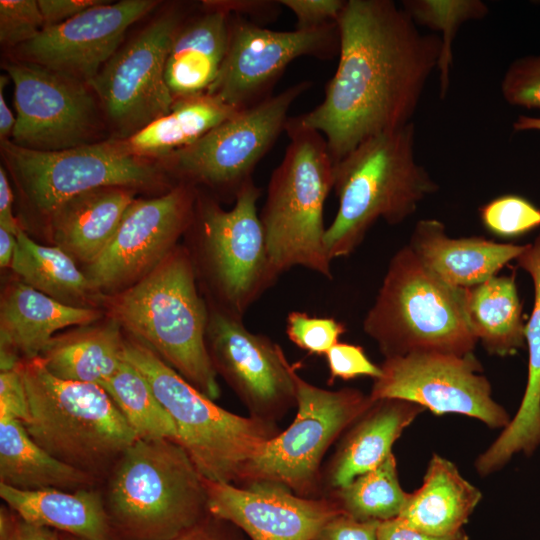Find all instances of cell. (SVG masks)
<instances>
[{"label":"cell","mask_w":540,"mask_h":540,"mask_svg":"<svg viewBox=\"0 0 540 540\" xmlns=\"http://www.w3.org/2000/svg\"><path fill=\"white\" fill-rule=\"evenodd\" d=\"M339 60L322 102L297 116L334 162L365 140L412 122L437 70L441 40L391 0H348L337 21Z\"/></svg>","instance_id":"obj_1"},{"label":"cell","mask_w":540,"mask_h":540,"mask_svg":"<svg viewBox=\"0 0 540 540\" xmlns=\"http://www.w3.org/2000/svg\"><path fill=\"white\" fill-rule=\"evenodd\" d=\"M111 318L212 400L221 394L206 345L207 301L185 247L107 299Z\"/></svg>","instance_id":"obj_2"},{"label":"cell","mask_w":540,"mask_h":540,"mask_svg":"<svg viewBox=\"0 0 540 540\" xmlns=\"http://www.w3.org/2000/svg\"><path fill=\"white\" fill-rule=\"evenodd\" d=\"M413 122L371 137L334 162L336 215L325 232L329 259L351 255L378 221L398 225L439 190L415 157Z\"/></svg>","instance_id":"obj_3"},{"label":"cell","mask_w":540,"mask_h":540,"mask_svg":"<svg viewBox=\"0 0 540 540\" xmlns=\"http://www.w3.org/2000/svg\"><path fill=\"white\" fill-rule=\"evenodd\" d=\"M105 503L126 540H172L209 514L205 478L169 438H138L119 456Z\"/></svg>","instance_id":"obj_4"},{"label":"cell","mask_w":540,"mask_h":540,"mask_svg":"<svg viewBox=\"0 0 540 540\" xmlns=\"http://www.w3.org/2000/svg\"><path fill=\"white\" fill-rule=\"evenodd\" d=\"M289 144L270 177L259 213L271 263L281 275L303 267L332 279L323 212L333 189L334 161L323 135L289 117Z\"/></svg>","instance_id":"obj_5"},{"label":"cell","mask_w":540,"mask_h":540,"mask_svg":"<svg viewBox=\"0 0 540 540\" xmlns=\"http://www.w3.org/2000/svg\"><path fill=\"white\" fill-rule=\"evenodd\" d=\"M363 330L384 358L414 352L473 353L477 339L464 309V289L432 274L408 245L390 259Z\"/></svg>","instance_id":"obj_6"},{"label":"cell","mask_w":540,"mask_h":540,"mask_svg":"<svg viewBox=\"0 0 540 540\" xmlns=\"http://www.w3.org/2000/svg\"><path fill=\"white\" fill-rule=\"evenodd\" d=\"M124 359L145 376L176 425L177 442L207 480L239 484L245 465L280 432L275 422L220 407L134 339H125Z\"/></svg>","instance_id":"obj_7"},{"label":"cell","mask_w":540,"mask_h":540,"mask_svg":"<svg viewBox=\"0 0 540 540\" xmlns=\"http://www.w3.org/2000/svg\"><path fill=\"white\" fill-rule=\"evenodd\" d=\"M21 368L29 402L24 426L52 456L92 474L138 439L100 385L57 378L40 357L22 360Z\"/></svg>","instance_id":"obj_8"},{"label":"cell","mask_w":540,"mask_h":540,"mask_svg":"<svg viewBox=\"0 0 540 540\" xmlns=\"http://www.w3.org/2000/svg\"><path fill=\"white\" fill-rule=\"evenodd\" d=\"M260 195L251 180L229 210L196 198L191 220L200 265L217 299L213 304L240 318L280 276L269 258L257 210Z\"/></svg>","instance_id":"obj_9"},{"label":"cell","mask_w":540,"mask_h":540,"mask_svg":"<svg viewBox=\"0 0 540 540\" xmlns=\"http://www.w3.org/2000/svg\"><path fill=\"white\" fill-rule=\"evenodd\" d=\"M294 380V421L245 465L239 484L271 482L297 495L314 497L326 451L374 400L356 388L323 389L307 382L296 371Z\"/></svg>","instance_id":"obj_10"},{"label":"cell","mask_w":540,"mask_h":540,"mask_svg":"<svg viewBox=\"0 0 540 540\" xmlns=\"http://www.w3.org/2000/svg\"><path fill=\"white\" fill-rule=\"evenodd\" d=\"M311 85L310 81L298 82L238 111L194 143L170 153V166L186 184L224 190L235 202L242 188L253 180L257 164L285 131L291 106Z\"/></svg>","instance_id":"obj_11"},{"label":"cell","mask_w":540,"mask_h":540,"mask_svg":"<svg viewBox=\"0 0 540 540\" xmlns=\"http://www.w3.org/2000/svg\"><path fill=\"white\" fill-rule=\"evenodd\" d=\"M5 156L30 202L50 215L72 197L103 187L133 188L155 180V167L125 144L98 143L37 150L2 141Z\"/></svg>","instance_id":"obj_12"},{"label":"cell","mask_w":540,"mask_h":540,"mask_svg":"<svg viewBox=\"0 0 540 540\" xmlns=\"http://www.w3.org/2000/svg\"><path fill=\"white\" fill-rule=\"evenodd\" d=\"M374 379L373 400L396 398L416 403L435 415L460 414L493 429H504L511 417L492 396L489 380L473 353L425 351L385 358Z\"/></svg>","instance_id":"obj_13"},{"label":"cell","mask_w":540,"mask_h":540,"mask_svg":"<svg viewBox=\"0 0 540 540\" xmlns=\"http://www.w3.org/2000/svg\"><path fill=\"white\" fill-rule=\"evenodd\" d=\"M337 23L274 31L239 16L230 17L229 43L218 77L206 92L235 111L271 97L287 66L303 56L328 60L339 54Z\"/></svg>","instance_id":"obj_14"},{"label":"cell","mask_w":540,"mask_h":540,"mask_svg":"<svg viewBox=\"0 0 540 540\" xmlns=\"http://www.w3.org/2000/svg\"><path fill=\"white\" fill-rule=\"evenodd\" d=\"M207 304L206 345L217 374L250 416L276 423L296 406L295 366L268 336L248 330L243 318Z\"/></svg>","instance_id":"obj_15"},{"label":"cell","mask_w":540,"mask_h":540,"mask_svg":"<svg viewBox=\"0 0 540 540\" xmlns=\"http://www.w3.org/2000/svg\"><path fill=\"white\" fill-rule=\"evenodd\" d=\"M182 20L178 10L158 17L89 83L116 125L137 131L173 108L176 100L166 83L165 68Z\"/></svg>","instance_id":"obj_16"},{"label":"cell","mask_w":540,"mask_h":540,"mask_svg":"<svg viewBox=\"0 0 540 540\" xmlns=\"http://www.w3.org/2000/svg\"><path fill=\"white\" fill-rule=\"evenodd\" d=\"M195 201L196 193L186 183L156 198L134 200L104 251L86 267L93 288L99 292L132 285L151 272L187 231Z\"/></svg>","instance_id":"obj_17"},{"label":"cell","mask_w":540,"mask_h":540,"mask_svg":"<svg viewBox=\"0 0 540 540\" xmlns=\"http://www.w3.org/2000/svg\"><path fill=\"white\" fill-rule=\"evenodd\" d=\"M15 144L37 150L79 146L92 127L94 105L75 80L39 65L13 63Z\"/></svg>","instance_id":"obj_18"},{"label":"cell","mask_w":540,"mask_h":540,"mask_svg":"<svg viewBox=\"0 0 540 540\" xmlns=\"http://www.w3.org/2000/svg\"><path fill=\"white\" fill-rule=\"evenodd\" d=\"M208 513L243 530L251 540H314L343 513L330 496L303 497L271 482L238 486L205 479Z\"/></svg>","instance_id":"obj_19"},{"label":"cell","mask_w":540,"mask_h":540,"mask_svg":"<svg viewBox=\"0 0 540 540\" xmlns=\"http://www.w3.org/2000/svg\"><path fill=\"white\" fill-rule=\"evenodd\" d=\"M157 5L151 0L102 2L62 23L45 26L21 45L31 63L90 83L116 53L130 25Z\"/></svg>","instance_id":"obj_20"},{"label":"cell","mask_w":540,"mask_h":540,"mask_svg":"<svg viewBox=\"0 0 540 540\" xmlns=\"http://www.w3.org/2000/svg\"><path fill=\"white\" fill-rule=\"evenodd\" d=\"M418 260L437 278L455 288H470L485 282L525 245L499 243L481 236L453 238L437 219L419 220L407 244Z\"/></svg>","instance_id":"obj_21"},{"label":"cell","mask_w":540,"mask_h":540,"mask_svg":"<svg viewBox=\"0 0 540 540\" xmlns=\"http://www.w3.org/2000/svg\"><path fill=\"white\" fill-rule=\"evenodd\" d=\"M101 316L97 309L62 303L24 282L12 284L0 304L1 353L37 358L58 330L89 325Z\"/></svg>","instance_id":"obj_22"},{"label":"cell","mask_w":540,"mask_h":540,"mask_svg":"<svg viewBox=\"0 0 540 540\" xmlns=\"http://www.w3.org/2000/svg\"><path fill=\"white\" fill-rule=\"evenodd\" d=\"M425 409L396 398L374 400L346 430L326 474L330 491L340 489L356 477L378 467L392 452L403 431Z\"/></svg>","instance_id":"obj_23"},{"label":"cell","mask_w":540,"mask_h":540,"mask_svg":"<svg viewBox=\"0 0 540 540\" xmlns=\"http://www.w3.org/2000/svg\"><path fill=\"white\" fill-rule=\"evenodd\" d=\"M205 3L206 12L183 23L170 47L165 79L175 100L205 94L226 56L231 15L213 1Z\"/></svg>","instance_id":"obj_24"},{"label":"cell","mask_w":540,"mask_h":540,"mask_svg":"<svg viewBox=\"0 0 540 540\" xmlns=\"http://www.w3.org/2000/svg\"><path fill=\"white\" fill-rule=\"evenodd\" d=\"M134 200L131 188L126 187H103L76 195L49 215L52 241L74 260L89 265L111 241Z\"/></svg>","instance_id":"obj_25"},{"label":"cell","mask_w":540,"mask_h":540,"mask_svg":"<svg viewBox=\"0 0 540 540\" xmlns=\"http://www.w3.org/2000/svg\"><path fill=\"white\" fill-rule=\"evenodd\" d=\"M0 497L24 521L59 530L80 540H113L101 494L93 489L21 490L0 483Z\"/></svg>","instance_id":"obj_26"},{"label":"cell","mask_w":540,"mask_h":540,"mask_svg":"<svg viewBox=\"0 0 540 540\" xmlns=\"http://www.w3.org/2000/svg\"><path fill=\"white\" fill-rule=\"evenodd\" d=\"M481 498V491L453 462L433 454L421 486L408 493L397 518L420 532L451 536L463 530Z\"/></svg>","instance_id":"obj_27"},{"label":"cell","mask_w":540,"mask_h":540,"mask_svg":"<svg viewBox=\"0 0 540 540\" xmlns=\"http://www.w3.org/2000/svg\"><path fill=\"white\" fill-rule=\"evenodd\" d=\"M121 325L110 318L54 336L40 354L55 377L102 385L124 361L125 339Z\"/></svg>","instance_id":"obj_28"},{"label":"cell","mask_w":540,"mask_h":540,"mask_svg":"<svg viewBox=\"0 0 540 540\" xmlns=\"http://www.w3.org/2000/svg\"><path fill=\"white\" fill-rule=\"evenodd\" d=\"M0 483L21 490L74 491L89 488L93 475L52 456L21 421L0 418Z\"/></svg>","instance_id":"obj_29"},{"label":"cell","mask_w":540,"mask_h":540,"mask_svg":"<svg viewBox=\"0 0 540 540\" xmlns=\"http://www.w3.org/2000/svg\"><path fill=\"white\" fill-rule=\"evenodd\" d=\"M469 328L491 355L507 357L526 347L522 305L514 276H493L464 289Z\"/></svg>","instance_id":"obj_30"},{"label":"cell","mask_w":540,"mask_h":540,"mask_svg":"<svg viewBox=\"0 0 540 540\" xmlns=\"http://www.w3.org/2000/svg\"><path fill=\"white\" fill-rule=\"evenodd\" d=\"M516 261L530 275L534 288L533 308L525 327L528 374L519 408L500 435L509 449L532 453L540 446V233L526 244Z\"/></svg>","instance_id":"obj_31"},{"label":"cell","mask_w":540,"mask_h":540,"mask_svg":"<svg viewBox=\"0 0 540 540\" xmlns=\"http://www.w3.org/2000/svg\"><path fill=\"white\" fill-rule=\"evenodd\" d=\"M235 113L207 93L177 99L169 113L135 131L124 144L138 156L169 155L194 143Z\"/></svg>","instance_id":"obj_32"},{"label":"cell","mask_w":540,"mask_h":540,"mask_svg":"<svg viewBox=\"0 0 540 540\" xmlns=\"http://www.w3.org/2000/svg\"><path fill=\"white\" fill-rule=\"evenodd\" d=\"M10 267L25 284L65 304L86 307L99 293L69 254L34 242L22 229Z\"/></svg>","instance_id":"obj_33"},{"label":"cell","mask_w":540,"mask_h":540,"mask_svg":"<svg viewBox=\"0 0 540 540\" xmlns=\"http://www.w3.org/2000/svg\"><path fill=\"white\" fill-rule=\"evenodd\" d=\"M101 387L111 397L138 438L178 439L177 428L145 376L124 361Z\"/></svg>","instance_id":"obj_34"},{"label":"cell","mask_w":540,"mask_h":540,"mask_svg":"<svg viewBox=\"0 0 540 540\" xmlns=\"http://www.w3.org/2000/svg\"><path fill=\"white\" fill-rule=\"evenodd\" d=\"M329 496L355 520L383 522L399 516L408 493L401 487L397 462L391 453L378 467L331 491Z\"/></svg>","instance_id":"obj_35"},{"label":"cell","mask_w":540,"mask_h":540,"mask_svg":"<svg viewBox=\"0 0 540 540\" xmlns=\"http://www.w3.org/2000/svg\"><path fill=\"white\" fill-rule=\"evenodd\" d=\"M401 7L417 26L441 33V55L437 67L440 96L448 94L453 63V41L464 23L485 18L487 4L481 0H405Z\"/></svg>","instance_id":"obj_36"},{"label":"cell","mask_w":540,"mask_h":540,"mask_svg":"<svg viewBox=\"0 0 540 540\" xmlns=\"http://www.w3.org/2000/svg\"><path fill=\"white\" fill-rule=\"evenodd\" d=\"M479 212L484 227L502 238H517L540 227V208L521 195L498 196Z\"/></svg>","instance_id":"obj_37"},{"label":"cell","mask_w":540,"mask_h":540,"mask_svg":"<svg viewBox=\"0 0 540 540\" xmlns=\"http://www.w3.org/2000/svg\"><path fill=\"white\" fill-rule=\"evenodd\" d=\"M345 332V325L332 317H317L302 311H291L286 318L287 337L310 354L325 355Z\"/></svg>","instance_id":"obj_38"},{"label":"cell","mask_w":540,"mask_h":540,"mask_svg":"<svg viewBox=\"0 0 540 540\" xmlns=\"http://www.w3.org/2000/svg\"><path fill=\"white\" fill-rule=\"evenodd\" d=\"M500 92L512 106L540 110V55L511 62L502 77Z\"/></svg>","instance_id":"obj_39"},{"label":"cell","mask_w":540,"mask_h":540,"mask_svg":"<svg viewBox=\"0 0 540 540\" xmlns=\"http://www.w3.org/2000/svg\"><path fill=\"white\" fill-rule=\"evenodd\" d=\"M44 27L38 1H0V41L3 45H23Z\"/></svg>","instance_id":"obj_40"},{"label":"cell","mask_w":540,"mask_h":540,"mask_svg":"<svg viewBox=\"0 0 540 540\" xmlns=\"http://www.w3.org/2000/svg\"><path fill=\"white\" fill-rule=\"evenodd\" d=\"M330 374L329 382L335 379L350 380L360 376L377 379L381 367L374 364L358 345L338 342L326 354Z\"/></svg>","instance_id":"obj_41"},{"label":"cell","mask_w":540,"mask_h":540,"mask_svg":"<svg viewBox=\"0 0 540 540\" xmlns=\"http://www.w3.org/2000/svg\"><path fill=\"white\" fill-rule=\"evenodd\" d=\"M297 20L296 29H316L337 23L346 1L344 0H279Z\"/></svg>","instance_id":"obj_42"},{"label":"cell","mask_w":540,"mask_h":540,"mask_svg":"<svg viewBox=\"0 0 540 540\" xmlns=\"http://www.w3.org/2000/svg\"><path fill=\"white\" fill-rule=\"evenodd\" d=\"M21 362L0 373V418L15 419L24 424L29 420V402Z\"/></svg>","instance_id":"obj_43"},{"label":"cell","mask_w":540,"mask_h":540,"mask_svg":"<svg viewBox=\"0 0 540 540\" xmlns=\"http://www.w3.org/2000/svg\"><path fill=\"white\" fill-rule=\"evenodd\" d=\"M378 521H358L340 513L329 520L314 540H377Z\"/></svg>","instance_id":"obj_44"},{"label":"cell","mask_w":540,"mask_h":540,"mask_svg":"<svg viewBox=\"0 0 540 540\" xmlns=\"http://www.w3.org/2000/svg\"><path fill=\"white\" fill-rule=\"evenodd\" d=\"M0 540H62L56 530L24 521L8 507L0 509Z\"/></svg>","instance_id":"obj_45"},{"label":"cell","mask_w":540,"mask_h":540,"mask_svg":"<svg viewBox=\"0 0 540 540\" xmlns=\"http://www.w3.org/2000/svg\"><path fill=\"white\" fill-rule=\"evenodd\" d=\"M215 5L225 10L230 15L245 18L261 26L275 20L280 13L281 4L272 0H237V1H213Z\"/></svg>","instance_id":"obj_46"},{"label":"cell","mask_w":540,"mask_h":540,"mask_svg":"<svg viewBox=\"0 0 540 540\" xmlns=\"http://www.w3.org/2000/svg\"><path fill=\"white\" fill-rule=\"evenodd\" d=\"M99 0H38L45 26L69 20L88 8L101 4Z\"/></svg>","instance_id":"obj_47"},{"label":"cell","mask_w":540,"mask_h":540,"mask_svg":"<svg viewBox=\"0 0 540 540\" xmlns=\"http://www.w3.org/2000/svg\"><path fill=\"white\" fill-rule=\"evenodd\" d=\"M377 540H468L464 530L451 536H434L412 529L399 518L380 522Z\"/></svg>","instance_id":"obj_48"},{"label":"cell","mask_w":540,"mask_h":540,"mask_svg":"<svg viewBox=\"0 0 540 540\" xmlns=\"http://www.w3.org/2000/svg\"><path fill=\"white\" fill-rule=\"evenodd\" d=\"M13 194L3 167L0 168V228L17 236L21 228L12 211Z\"/></svg>","instance_id":"obj_49"},{"label":"cell","mask_w":540,"mask_h":540,"mask_svg":"<svg viewBox=\"0 0 540 540\" xmlns=\"http://www.w3.org/2000/svg\"><path fill=\"white\" fill-rule=\"evenodd\" d=\"M210 515L199 524L172 540H235L217 524Z\"/></svg>","instance_id":"obj_50"},{"label":"cell","mask_w":540,"mask_h":540,"mask_svg":"<svg viewBox=\"0 0 540 540\" xmlns=\"http://www.w3.org/2000/svg\"><path fill=\"white\" fill-rule=\"evenodd\" d=\"M7 80V76L0 77V136L2 141L12 135L16 123V117L13 116L4 98L3 89Z\"/></svg>","instance_id":"obj_51"},{"label":"cell","mask_w":540,"mask_h":540,"mask_svg":"<svg viewBox=\"0 0 540 540\" xmlns=\"http://www.w3.org/2000/svg\"><path fill=\"white\" fill-rule=\"evenodd\" d=\"M17 246V236L0 228V266L7 268L11 266L14 252Z\"/></svg>","instance_id":"obj_52"},{"label":"cell","mask_w":540,"mask_h":540,"mask_svg":"<svg viewBox=\"0 0 540 540\" xmlns=\"http://www.w3.org/2000/svg\"><path fill=\"white\" fill-rule=\"evenodd\" d=\"M515 131H539L540 132V117L519 115L513 122Z\"/></svg>","instance_id":"obj_53"},{"label":"cell","mask_w":540,"mask_h":540,"mask_svg":"<svg viewBox=\"0 0 540 540\" xmlns=\"http://www.w3.org/2000/svg\"><path fill=\"white\" fill-rule=\"evenodd\" d=\"M62 540H80L76 537H73V536H70V535H65V536H62L61 537Z\"/></svg>","instance_id":"obj_54"}]
</instances>
